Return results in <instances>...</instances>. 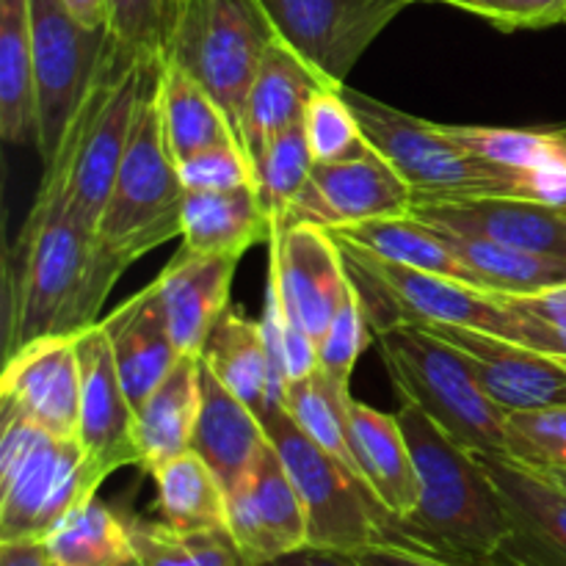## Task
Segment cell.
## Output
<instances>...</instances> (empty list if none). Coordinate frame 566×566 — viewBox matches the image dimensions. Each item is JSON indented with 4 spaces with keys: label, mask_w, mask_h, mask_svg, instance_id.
<instances>
[{
    "label": "cell",
    "mask_w": 566,
    "mask_h": 566,
    "mask_svg": "<svg viewBox=\"0 0 566 566\" xmlns=\"http://www.w3.org/2000/svg\"><path fill=\"white\" fill-rule=\"evenodd\" d=\"M72 144L44 166L33 208L3 260L6 357L42 337H75L97 324L105 298L127 265L99 247L70 202Z\"/></svg>",
    "instance_id": "cell-1"
},
{
    "label": "cell",
    "mask_w": 566,
    "mask_h": 566,
    "mask_svg": "<svg viewBox=\"0 0 566 566\" xmlns=\"http://www.w3.org/2000/svg\"><path fill=\"white\" fill-rule=\"evenodd\" d=\"M398 420L412 451L418 503L407 517L390 520L385 539L464 566H492L509 539V517L481 457L415 403L403 401Z\"/></svg>",
    "instance_id": "cell-2"
},
{
    "label": "cell",
    "mask_w": 566,
    "mask_h": 566,
    "mask_svg": "<svg viewBox=\"0 0 566 566\" xmlns=\"http://www.w3.org/2000/svg\"><path fill=\"white\" fill-rule=\"evenodd\" d=\"M160 72L164 55H155L149 61L130 144L94 232L99 247L119 258L127 269L160 243L182 235V202L188 191L166 142Z\"/></svg>",
    "instance_id": "cell-3"
},
{
    "label": "cell",
    "mask_w": 566,
    "mask_h": 566,
    "mask_svg": "<svg viewBox=\"0 0 566 566\" xmlns=\"http://www.w3.org/2000/svg\"><path fill=\"white\" fill-rule=\"evenodd\" d=\"M108 479L77 437L0 415V542L44 539Z\"/></svg>",
    "instance_id": "cell-4"
},
{
    "label": "cell",
    "mask_w": 566,
    "mask_h": 566,
    "mask_svg": "<svg viewBox=\"0 0 566 566\" xmlns=\"http://www.w3.org/2000/svg\"><path fill=\"white\" fill-rule=\"evenodd\" d=\"M401 401L423 409L451 440L481 457H509L506 415L479 385L468 359L426 326L376 335Z\"/></svg>",
    "instance_id": "cell-5"
},
{
    "label": "cell",
    "mask_w": 566,
    "mask_h": 566,
    "mask_svg": "<svg viewBox=\"0 0 566 566\" xmlns=\"http://www.w3.org/2000/svg\"><path fill=\"white\" fill-rule=\"evenodd\" d=\"M274 39L260 0H175L164 61L202 83L241 138L243 105Z\"/></svg>",
    "instance_id": "cell-6"
},
{
    "label": "cell",
    "mask_w": 566,
    "mask_h": 566,
    "mask_svg": "<svg viewBox=\"0 0 566 566\" xmlns=\"http://www.w3.org/2000/svg\"><path fill=\"white\" fill-rule=\"evenodd\" d=\"M343 97L352 105L370 147L385 155L409 182L415 202H457L479 197L528 199L506 169L453 144L437 122L409 116L348 86H343Z\"/></svg>",
    "instance_id": "cell-7"
},
{
    "label": "cell",
    "mask_w": 566,
    "mask_h": 566,
    "mask_svg": "<svg viewBox=\"0 0 566 566\" xmlns=\"http://www.w3.org/2000/svg\"><path fill=\"white\" fill-rule=\"evenodd\" d=\"M335 241L340 243L346 271L357 287L368 326L376 335L396 326L453 324L512 337L514 313L495 293L479 291L451 276L390 263L340 238Z\"/></svg>",
    "instance_id": "cell-8"
},
{
    "label": "cell",
    "mask_w": 566,
    "mask_h": 566,
    "mask_svg": "<svg viewBox=\"0 0 566 566\" xmlns=\"http://www.w3.org/2000/svg\"><path fill=\"white\" fill-rule=\"evenodd\" d=\"M307 514L310 545L357 553L387 536L390 517L368 486L329 451L310 440L285 407L263 420Z\"/></svg>",
    "instance_id": "cell-9"
},
{
    "label": "cell",
    "mask_w": 566,
    "mask_h": 566,
    "mask_svg": "<svg viewBox=\"0 0 566 566\" xmlns=\"http://www.w3.org/2000/svg\"><path fill=\"white\" fill-rule=\"evenodd\" d=\"M31 44L39 111L36 149L48 166L97 81L111 48V31L83 25L64 0H31Z\"/></svg>",
    "instance_id": "cell-10"
},
{
    "label": "cell",
    "mask_w": 566,
    "mask_h": 566,
    "mask_svg": "<svg viewBox=\"0 0 566 566\" xmlns=\"http://www.w3.org/2000/svg\"><path fill=\"white\" fill-rule=\"evenodd\" d=\"M276 36L343 88L365 50L409 0H260Z\"/></svg>",
    "instance_id": "cell-11"
},
{
    "label": "cell",
    "mask_w": 566,
    "mask_h": 566,
    "mask_svg": "<svg viewBox=\"0 0 566 566\" xmlns=\"http://www.w3.org/2000/svg\"><path fill=\"white\" fill-rule=\"evenodd\" d=\"M415 193L396 166L376 153L332 164H315L307 186L271 227L315 224L324 230L409 213Z\"/></svg>",
    "instance_id": "cell-12"
},
{
    "label": "cell",
    "mask_w": 566,
    "mask_h": 566,
    "mask_svg": "<svg viewBox=\"0 0 566 566\" xmlns=\"http://www.w3.org/2000/svg\"><path fill=\"white\" fill-rule=\"evenodd\" d=\"M269 274L287 315L318 343L352 291L335 235L315 224L271 227Z\"/></svg>",
    "instance_id": "cell-13"
},
{
    "label": "cell",
    "mask_w": 566,
    "mask_h": 566,
    "mask_svg": "<svg viewBox=\"0 0 566 566\" xmlns=\"http://www.w3.org/2000/svg\"><path fill=\"white\" fill-rule=\"evenodd\" d=\"M227 528L249 566L274 562L310 545L302 497L271 440L247 475L227 492Z\"/></svg>",
    "instance_id": "cell-14"
},
{
    "label": "cell",
    "mask_w": 566,
    "mask_h": 566,
    "mask_svg": "<svg viewBox=\"0 0 566 566\" xmlns=\"http://www.w3.org/2000/svg\"><path fill=\"white\" fill-rule=\"evenodd\" d=\"M481 462L495 481L509 517V539L492 566H566L562 481L512 457H481Z\"/></svg>",
    "instance_id": "cell-15"
},
{
    "label": "cell",
    "mask_w": 566,
    "mask_h": 566,
    "mask_svg": "<svg viewBox=\"0 0 566 566\" xmlns=\"http://www.w3.org/2000/svg\"><path fill=\"white\" fill-rule=\"evenodd\" d=\"M426 329L468 359L479 385L503 412L566 407V368L547 354L470 326L434 324Z\"/></svg>",
    "instance_id": "cell-16"
},
{
    "label": "cell",
    "mask_w": 566,
    "mask_h": 566,
    "mask_svg": "<svg viewBox=\"0 0 566 566\" xmlns=\"http://www.w3.org/2000/svg\"><path fill=\"white\" fill-rule=\"evenodd\" d=\"M0 415H20L59 437H77L81 359L75 337H42L6 357Z\"/></svg>",
    "instance_id": "cell-17"
},
{
    "label": "cell",
    "mask_w": 566,
    "mask_h": 566,
    "mask_svg": "<svg viewBox=\"0 0 566 566\" xmlns=\"http://www.w3.org/2000/svg\"><path fill=\"white\" fill-rule=\"evenodd\" d=\"M75 346L77 359H81L77 440L108 475L122 468H130V464L138 468L136 409L122 385L114 348H111L103 324L97 321L81 335H75Z\"/></svg>",
    "instance_id": "cell-18"
},
{
    "label": "cell",
    "mask_w": 566,
    "mask_h": 566,
    "mask_svg": "<svg viewBox=\"0 0 566 566\" xmlns=\"http://www.w3.org/2000/svg\"><path fill=\"white\" fill-rule=\"evenodd\" d=\"M415 219L437 230L490 238L523 252L566 260V208L520 197H479L457 202H415Z\"/></svg>",
    "instance_id": "cell-19"
},
{
    "label": "cell",
    "mask_w": 566,
    "mask_h": 566,
    "mask_svg": "<svg viewBox=\"0 0 566 566\" xmlns=\"http://www.w3.org/2000/svg\"><path fill=\"white\" fill-rule=\"evenodd\" d=\"M241 258L238 254H199L180 247L158 274L169 329L180 354L202 357L210 332L230 307L232 280Z\"/></svg>",
    "instance_id": "cell-20"
},
{
    "label": "cell",
    "mask_w": 566,
    "mask_h": 566,
    "mask_svg": "<svg viewBox=\"0 0 566 566\" xmlns=\"http://www.w3.org/2000/svg\"><path fill=\"white\" fill-rule=\"evenodd\" d=\"M99 324L114 348L116 368H119L127 398H130L133 409H138L182 357L171 337L169 315H166L158 282H149L144 291L119 304Z\"/></svg>",
    "instance_id": "cell-21"
},
{
    "label": "cell",
    "mask_w": 566,
    "mask_h": 566,
    "mask_svg": "<svg viewBox=\"0 0 566 566\" xmlns=\"http://www.w3.org/2000/svg\"><path fill=\"white\" fill-rule=\"evenodd\" d=\"M453 144L506 169L525 197L566 208V130L437 125Z\"/></svg>",
    "instance_id": "cell-22"
},
{
    "label": "cell",
    "mask_w": 566,
    "mask_h": 566,
    "mask_svg": "<svg viewBox=\"0 0 566 566\" xmlns=\"http://www.w3.org/2000/svg\"><path fill=\"white\" fill-rule=\"evenodd\" d=\"M329 86L332 83L315 72L296 50L287 48L280 36L274 39V44L265 50L263 64L243 105L241 144L252 166H258L271 138L304 122V111L313 94Z\"/></svg>",
    "instance_id": "cell-23"
},
{
    "label": "cell",
    "mask_w": 566,
    "mask_h": 566,
    "mask_svg": "<svg viewBox=\"0 0 566 566\" xmlns=\"http://www.w3.org/2000/svg\"><path fill=\"white\" fill-rule=\"evenodd\" d=\"M348 431L359 475L370 495L390 520L407 517L418 503V475L398 415H387L352 398Z\"/></svg>",
    "instance_id": "cell-24"
},
{
    "label": "cell",
    "mask_w": 566,
    "mask_h": 566,
    "mask_svg": "<svg viewBox=\"0 0 566 566\" xmlns=\"http://www.w3.org/2000/svg\"><path fill=\"white\" fill-rule=\"evenodd\" d=\"M202 407L193 429L191 451L210 464L230 492L247 475L258 453L269 442L265 426L208 365L202 363Z\"/></svg>",
    "instance_id": "cell-25"
},
{
    "label": "cell",
    "mask_w": 566,
    "mask_h": 566,
    "mask_svg": "<svg viewBox=\"0 0 566 566\" xmlns=\"http://www.w3.org/2000/svg\"><path fill=\"white\" fill-rule=\"evenodd\" d=\"M202 357L182 354L171 374L136 409L138 470L153 475L180 453L191 451L199 407H202Z\"/></svg>",
    "instance_id": "cell-26"
},
{
    "label": "cell",
    "mask_w": 566,
    "mask_h": 566,
    "mask_svg": "<svg viewBox=\"0 0 566 566\" xmlns=\"http://www.w3.org/2000/svg\"><path fill=\"white\" fill-rule=\"evenodd\" d=\"M182 247L199 254H238L271 241V216L254 182L227 191H191L182 202Z\"/></svg>",
    "instance_id": "cell-27"
},
{
    "label": "cell",
    "mask_w": 566,
    "mask_h": 566,
    "mask_svg": "<svg viewBox=\"0 0 566 566\" xmlns=\"http://www.w3.org/2000/svg\"><path fill=\"white\" fill-rule=\"evenodd\" d=\"M202 363L258 415L269 418L276 407H282L276 390L274 368H271L269 348L258 321L247 318L235 307H227L219 324L210 332L202 348Z\"/></svg>",
    "instance_id": "cell-28"
},
{
    "label": "cell",
    "mask_w": 566,
    "mask_h": 566,
    "mask_svg": "<svg viewBox=\"0 0 566 566\" xmlns=\"http://www.w3.org/2000/svg\"><path fill=\"white\" fill-rule=\"evenodd\" d=\"M0 133L9 144H39L31 0H0Z\"/></svg>",
    "instance_id": "cell-29"
},
{
    "label": "cell",
    "mask_w": 566,
    "mask_h": 566,
    "mask_svg": "<svg viewBox=\"0 0 566 566\" xmlns=\"http://www.w3.org/2000/svg\"><path fill=\"white\" fill-rule=\"evenodd\" d=\"M329 232L335 238H340V241L363 249V252L390 260V263L429 271V274L451 276V280L464 282V285L479 287V280H475L473 271L442 241L440 230H434L426 221L415 219L412 213L390 216V219H370L363 221V224L343 227V230Z\"/></svg>",
    "instance_id": "cell-30"
},
{
    "label": "cell",
    "mask_w": 566,
    "mask_h": 566,
    "mask_svg": "<svg viewBox=\"0 0 566 566\" xmlns=\"http://www.w3.org/2000/svg\"><path fill=\"white\" fill-rule=\"evenodd\" d=\"M440 235L473 271L481 291L501 293V296H534V293L566 287V260L523 252L490 238L462 235L451 230H440Z\"/></svg>",
    "instance_id": "cell-31"
},
{
    "label": "cell",
    "mask_w": 566,
    "mask_h": 566,
    "mask_svg": "<svg viewBox=\"0 0 566 566\" xmlns=\"http://www.w3.org/2000/svg\"><path fill=\"white\" fill-rule=\"evenodd\" d=\"M160 111H164L166 142L177 164L219 144H241L224 111L205 92L202 83L169 61H164L160 72Z\"/></svg>",
    "instance_id": "cell-32"
},
{
    "label": "cell",
    "mask_w": 566,
    "mask_h": 566,
    "mask_svg": "<svg viewBox=\"0 0 566 566\" xmlns=\"http://www.w3.org/2000/svg\"><path fill=\"white\" fill-rule=\"evenodd\" d=\"M55 566H130L136 562L127 514L92 497L44 536Z\"/></svg>",
    "instance_id": "cell-33"
},
{
    "label": "cell",
    "mask_w": 566,
    "mask_h": 566,
    "mask_svg": "<svg viewBox=\"0 0 566 566\" xmlns=\"http://www.w3.org/2000/svg\"><path fill=\"white\" fill-rule=\"evenodd\" d=\"M160 523L177 531L227 528V490L197 451H186L155 470Z\"/></svg>",
    "instance_id": "cell-34"
},
{
    "label": "cell",
    "mask_w": 566,
    "mask_h": 566,
    "mask_svg": "<svg viewBox=\"0 0 566 566\" xmlns=\"http://www.w3.org/2000/svg\"><path fill=\"white\" fill-rule=\"evenodd\" d=\"M352 390L335 385V381L318 368L315 374L287 385L285 409L310 440H315L324 451H329L332 457L340 459V462L363 481L357 459H354L352 451V431H348V403H352Z\"/></svg>",
    "instance_id": "cell-35"
},
{
    "label": "cell",
    "mask_w": 566,
    "mask_h": 566,
    "mask_svg": "<svg viewBox=\"0 0 566 566\" xmlns=\"http://www.w3.org/2000/svg\"><path fill=\"white\" fill-rule=\"evenodd\" d=\"M142 566H249L230 528L177 531L166 523L127 517Z\"/></svg>",
    "instance_id": "cell-36"
},
{
    "label": "cell",
    "mask_w": 566,
    "mask_h": 566,
    "mask_svg": "<svg viewBox=\"0 0 566 566\" xmlns=\"http://www.w3.org/2000/svg\"><path fill=\"white\" fill-rule=\"evenodd\" d=\"M313 166L315 158L313 149H310L304 122L287 127L285 133H280V136L265 144L263 155L254 166V180H258L260 199L265 205V213L271 216V224L302 193Z\"/></svg>",
    "instance_id": "cell-37"
},
{
    "label": "cell",
    "mask_w": 566,
    "mask_h": 566,
    "mask_svg": "<svg viewBox=\"0 0 566 566\" xmlns=\"http://www.w3.org/2000/svg\"><path fill=\"white\" fill-rule=\"evenodd\" d=\"M258 324L260 332H263L265 348H269L276 390H280L282 407H285L287 385L318 370V343L287 315L285 302L280 296V287H276L271 274L265 280L263 313H260Z\"/></svg>",
    "instance_id": "cell-38"
},
{
    "label": "cell",
    "mask_w": 566,
    "mask_h": 566,
    "mask_svg": "<svg viewBox=\"0 0 566 566\" xmlns=\"http://www.w3.org/2000/svg\"><path fill=\"white\" fill-rule=\"evenodd\" d=\"M304 130L315 164H332V160H348L370 153L368 138L352 105L343 97V88L329 86L313 94L304 111Z\"/></svg>",
    "instance_id": "cell-39"
},
{
    "label": "cell",
    "mask_w": 566,
    "mask_h": 566,
    "mask_svg": "<svg viewBox=\"0 0 566 566\" xmlns=\"http://www.w3.org/2000/svg\"><path fill=\"white\" fill-rule=\"evenodd\" d=\"M509 457L539 470H566V407L506 415Z\"/></svg>",
    "instance_id": "cell-40"
},
{
    "label": "cell",
    "mask_w": 566,
    "mask_h": 566,
    "mask_svg": "<svg viewBox=\"0 0 566 566\" xmlns=\"http://www.w3.org/2000/svg\"><path fill=\"white\" fill-rule=\"evenodd\" d=\"M368 340L370 326L368 318H365L363 304H359L357 287H354L352 282V291H348L340 313L335 315L329 329H326L324 337L318 340V368L324 370L335 385L352 390L354 365H357L359 354L368 348Z\"/></svg>",
    "instance_id": "cell-41"
},
{
    "label": "cell",
    "mask_w": 566,
    "mask_h": 566,
    "mask_svg": "<svg viewBox=\"0 0 566 566\" xmlns=\"http://www.w3.org/2000/svg\"><path fill=\"white\" fill-rule=\"evenodd\" d=\"M108 31L133 55H164L175 0H105Z\"/></svg>",
    "instance_id": "cell-42"
},
{
    "label": "cell",
    "mask_w": 566,
    "mask_h": 566,
    "mask_svg": "<svg viewBox=\"0 0 566 566\" xmlns=\"http://www.w3.org/2000/svg\"><path fill=\"white\" fill-rule=\"evenodd\" d=\"M182 188L191 191H227L254 182V166L241 144H219L177 164ZM258 186V182H254Z\"/></svg>",
    "instance_id": "cell-43"
},
{
    "label": "cell",
    "mask_w": 566,
    "mask_h": 566,
    "mask_svg": "<svg viewBox=\"0 0 566 566\" xmlns=\"http://www.w3.org/2000/svg\"><path fill=\"white\" fill-rule=\"evenodd\" d=\"M484 17L501 31L551 28L566 20V0H437Z\"/></svg>",
    "instance_id": "cell-44"
},
{
    "label": "cell",
    "mask_w": 566,
    "mask_h": 566,
    "mask_svg": "<svg viewBox=\"0 0 566 566\" xmlns=\"http://www.w3.org/2000/svg\"><path fill=\"white\" fill-rule=\"evenodd\" d=\"M497 298H501L506 307H512V313H514V326H512V337H509V340H517V343H523V346L536 348V352L547 354V357L556 359V363H562L566 368V329L547 324V321L536 318V315L525 313V310L514 307V304L506 302L503 296H497Z\"/></svg>",
    "instance_id": "cell-45"
},
{
    "label": "cell",
    "mask_w": 566,
    "mask_h": 566,
    "mask_svg": "<svg viewBox=\"0 0 566 566\" xmlns=\"http://www.w3.org/2000/svg\"><path fill=\"white\" fill-rule=\"evenodd\" d=\"M354 556L359 558L363 566H464L448 558L431 556V553L418 551V547L401 545V542H374V545L363 547Z\"/></svg>",
    "instance_id": "cell-46"
},
{
    "label": "cell",
    "mask_w": 566,
    "mask_h": 566,
    "mask_svg": "<svg viewBox=\"0 0 566 566\" xmlns=\"http://www.w3.org/2000/svg\"><path fill=\"white\" fill-rule=\"evenodd\" d=\"M501 296V293H497ZM512 302L514 307L525 310V313L536 315V318L547 321L553 326L566 329V287H556V291L534 293V296H503Z\"/></svg>",
    "instance_id": "cell-47"
},
{
    "label": "cell",
    "mask_w": 566,
    "mask_h": 566,
    "mask_svg": "<svg viewBox=\"0 0 566 566\" xmlns=\"http://www.w3.org/2000/svg\"><path fill=\"white\" fill-rule=\"evenodd\" d=\"M260 566H363L359 558L348 551H332V547H302L296 553H287V556L274 558V562H265Z\"/></svg>",
    "instance_id": "cell-48"
},
{
    "label": "cell",
    "mask_w": 566,
    "mask_h": 566,
    "mask_svg": "<svg viewBox=\"0 0 566 566\" xmlns=\"http://www.w3.org/2000/svg\"><path fill=\"white\" fill-rule=\"evenodd\" d=\"M0 566H55L44 539L0 542Z\"/></svg>",
    "instance_id": "cell-49"
},
{
    "label": "cell",
    "mask_w": 566,
    "mask_h": 566,
    "mask_svg": "<svg viewBox=\"0 0 566 566\" xmlns=\"http://www.w3.org/2000/svg\"><path fill=\"white\" fill-rule=\"evenodd\" d=\"M66 9L88 28H108V3L105 0H64Z\"/></svg>",
    "instance_id": "cell-50"
},
{
    "label": "cell",
    "mask_w": 566,
    "mask_h": 566,
    "mask_svg": "<svg viewBox=\"0 0 566 566\" xmlns=\"http://www.w3.org/2000/svg\"><path fill=\"white\" fill-rule=\"evenodd\" d=\"M545 473H551L553 479H558L566 486V470H545Z\"/></svg>",
    "instance_id": "cell-51"
},
{
    "label": "cell",
    "mask_w": 566,
    "mask_h": 566,
    "mask_svg": "<svg viewBox=\"0 0 566 566\" xmlns=\"http://www.w3.org/2000/svg\"><path fill=\"white\" fill-rule=\"evenodd\" d=\"M409 3H418V0H409ZM434 3H437V0H434Z\"/></svg>",
    "instance_id": "cell-52"
},
{
    "label": "cell",
    "mask_w": 566,
    "mask_h": 566,
    "mask_svg": "<svg viewBox=\"0 0 566 566\" xmlns=\"http://www.w3.org/2000/svg\"><path fill=\"white\" fill-rule=\"evenodd\" d=\"M130 566H142V564H138V562H133V564H130Z\"/></svg>",
    "instance_id": "cell-53"
},
{
    "label": "cell",
    "mask_w": 566,
    "mask_h": 566,
    "mask_svg": "<svg viewBox=\"0 0 566 566\" xmlns=\"http://www.w3.org/2000/svg\"><path fill=\"white\" fill-rule=\"evenodd\" d=\"M564 130H566V125H564Z\"/></svg>",
    "instance_id": "cell-54"
},
{
    "label": "cell",
    "mask_w": 566,
    "mask_h": 566,
    "mask_svg": "<svg viewBox=\"0 0 566 566\" xmlns=\"http://www.w3.org/2000/svg\"><path fill=\"white\" fill-rule=\"evenodd\" d=\"M564 22H566V20H564Z\"/></svg>",
    "instance_id": "cell-55"
}]
</instances>
